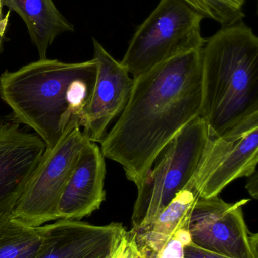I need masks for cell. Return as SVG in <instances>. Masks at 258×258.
Wrapping results in <instances>:
<instances>
[{"label": "cell", "mask_w": 258, "mask_h": 258, "mask_svg": "<svg viewBox=\"0 0 258 258\" xmlns=\"http://www.w3.org/2000/svg\"><path fill=\"white\" fill-rule=\"evenodd\" d=\"M192 9L222 27L242 21L247 0H183Z\"/></svg>", "instance_id": "16"}, {"label": "cell", "mask_w": 258, "mask_h": 258, "mask_svg": "<svg viewBox=\"0 0 258 258\" xmlns=\"http://www.w3.org/2000/svg\"><path fill=\"white\" fill-rule=\"evenodd\" d=\"M3 7L18 14L27 26L39 59L59 35L74 31V27L59 12L53 0H1Z\"/></svg>", "instance_id": "13"}, {"label": "cell", "mask_w": 258, "mask_h": 258, "mask_svg": "<svg viewBox=\"0 0 258 258\" xmlns=\"http://www.w3.org/2000/svg\"><path fill=\"white\" fill-rule=\"evenodd\" d=\"M201 117L209 138L258 112V37L243 21L222 27L202 50Z\"/></svg>", "instance_id": "3"}, {"label": "cell", "mask_w": 258, "mask_h": 258, "mask_svg": "<svg viewBox=\"0 0 258 258\" xmlns=\"http://www.w3.org/2000/svg\"><path fill=\"white\" fill-rule=\"evenodd\" d=\"M204 18L183 0H160L136 28L121 64L136 79L174 57L201 49Z\"/></svg>", "instance_id": "4"}, {"label": "cell", "mask_w": 258, "mask_h": 258, "mask_svg": "<svg viewBox=\"0 0 258 258\" xmlns=\"http://www.w3.org/2000/svg\"><path fill=\"white\" fill-rule=\"evenodd\" d=\"M198 198L199 195L190 180L149 225L131 230L138 248L148 258H156L177 229L189 222Z\"/></svg>", "instance_id": "14"}, {"label": "cell", "mask_w": 258, "mask_h": 258, "mask_svg": "<svg viewBox=\"0 0 258 258\" xmlns=\"http://www.w3.org/2000/svg\"><path fill=\"white\" fill-rule=\"evenodd\" d=\"M46 150L16 120L0 122V215L12 212Z\"/></svg>", "instance_id": "9"}, {"label": "cell", "mask_w": 258, "mask_h": 258, "mask_svg": "<svg viewBox=\"0 0 258 258\" xmlns=\"http://www.w3.org/2000/svg\"><path fill=\"white\" fill-rule=\"evenodd\" d=\"M129 258H148L143 251L138 248L137 244H136V240H135V236L134 240H133V245H132L131 253H130V257Z\"/></svg>", "instance_id": "22"}, {"label": "cell", "mask_w": 258, "mask_h": 258, "mask_svg": "<svg viewBox=\"0 0 258 258\" xmlns=\"http://www.w3.org/2000/svg\"><path fill=\"white\" fill-rule=\"evenodd\" d=\"M41 242L40 227L25 225L11 212L0 215V258H36Z\"/></svg>", "instance_id": "15"}, {"label": "cell", "mask_w": 258, "mask_h": 258, "mask_svg": "<svg viewBox=\"0 0 258 258\" xmlns=\"http://www.w3.org/2000/svg\"><path fill=\"white\" fill-rule=\"evenodd\" d=\"M3 6L2 5L1 0H0V53L3 48V43L6 39V32L8 30V26L9 23V17H10V12L5 13L3 10Z\"/></svg>", "instance_id": "20"}, {"label": "cell", "mask_w": 258, "mask_h": 258, "mask_svg": "<svg viewBox=\"0 0 258 258\" xmlns=\"http://www.w3.org/2000/svg\"><path fill=\"white\" fill-rule=\"evenodd\" d=\"M257 162L258 112L209 138L191 182L201 198L216 197L234 180L251 177Z\"/></svg>", "instance_id": "7"}, {"label": "cell", "mask_w": 258, "mask_h": 258, "mask_svg": "<svg viewBox=\"0 0 258 258\" xmlns=\"http://www.w3.org/2000/svg\"><path fill=\"white\" fill-rule=\"evenodd\" d=\"M40 228L42 242L36 258H106L116 251L127 232L121 223L95 226L65 219Z\"/></svg>", "instance_id": "11"}, {"label": "cell", "mask_w": 258, "mask_h": 258, "mask_svg": "<svg viewBox=\"0 0 258 258\" xmlns=\"http://www.w3.org/2000/svg\"><path fill=\"white\" fill-rule=\"evenodd\" d=\"M204 119L197 118L161 152L146 177L137 186L133 230L149 225L193 177L209 140Z\"/></svg>", "instance_id": "5"}, {"label": "cell", "mask_w": 258, "mask_h": 258, "mask_svg": "<svg viewBox=\"0 0 258 258\" xmlns=\"http://www.w3.org/2000/svg\"><path fill=\"white\" fill-rule=\"evenodd\" d=\"M89 141L79 125H72L53 148L45 150L11 212L12 218L33 227L59 220L61 196L80 152Z\"/></svg>", "instance_id": "6"}, {"label": "cell", "mask_w": 258, "mask_h": 258, "mask_svg": "<svg viewBox=\"0 0 258 258\" xmlns=\"http://www.w3.org/2000/svg\"><path fill=\"white\" fill-rule=\"evenodd\" d=\"M132 244L133 240L131 238L125 235L119 246L117 248L116 251L114 252L113 258H129L131 253Z\"/></svg>", "instance_id": "19"}, {"label": "cell", "mask_w": 258, "mask_h": 258, "mask_svg": "<svg viewBox=\"0 0 258 258\" xmlns=\"http://www.w3.org/2000/svg\"><path fill=\"white\" fill-rule=\"evenodd\" d=\"M189 222L177 229L156 258H184V248L191 243Z\"/></svg>", "instance_id": "17"}, {"label": "cell", "mask_w": 258, "mask_h": 258, "mask_svg": "<svg viewBox=\"0 0 258 258\" xmlns=\"http://www.w3.org/2000/svg\"><path fill=\"white\" fill-rule=\"evenodd\" d=\"M106 166L96 143L89 141L80 152L58 205L59 219L80 221L98 210L106 200Z\"/></svg>", "instance_id": "12"}, {"label": "cell", "mask_w": 258, "mask_h": 258, "mask_svg": "<svg viewBox=\"0 0 258 258\" xmlns=\"http://www.w3.org/2000/svg\"><path fill=\"white\" fill-rule=\"evenodd\" d=\"M92 42L93 58L97 63L96 80L81 128L89 141L97 143L106 136L111 122L125 108L134 80L95 38Z\"/></svg>", "instance_id": "10"}, {"label": "cell", "mask_w": 258, "mask_h": 258, "mask_svg": "<svg viewBox=\"0 0 258 258\" xmlns=\"http://www.w3.org/2000/svg\"><path fill=\"white\" fill-rule=\"evenodd\" d=\"M201 50L177 56L133 79L125 108L100 141L104 157L120 164L136 187L163 149L201 117Z\"/></svg>", "instance_id": "1"}, {"label": "cell", "mask_w": 258, "mask_h": 258, "mask_svg": "<svg viewBox=\"0 0 258 258\" xmlns=\"http://www.w3.org/2000/svg\"><path fill=\"white\" fill-rule=\"evenodd\" d=\"M92 58L78 63L39 59L0 76V98L15 119L53 148L72 125L81 128L96 80Z\"/></svg>", "instance_id": "2"}, {"label": "cell", "mask_w": 258, "mask_h": 258, "mask_svg": "<svg viewBox=\"0 0 258 258\" xmlns=\"http://www.w3.org/2000/svg\"><path fill=\"white\" fill-rule=\"evenodd\" d=\"M184 258H227L201 249L191 242L184 248Z\"/></svg>", "instance_id": "18"}, {"label": "cell", "mask_w": 258, "mask_h": 258, "mask_svg": "<svg viewBox=\"0 0 258 258\" xmlns=\"http://www.w3.org/2000/svg\"><path fill=\"white\" fill-rule=\"evenodd\" d=\"M249 199L229 203L219 196L197 200L189 223L192 243L227 258H258V234L248 230L243 206Z\"/></svg>", "instance_id": "8"}, {"label": "cell", "mask_w": 258, "mask_h": 258, "mask_svg": "<svg viewBox=\"0 0 258 258\" xmlns=\"http://www.w3.org/2000/svg\"><path fill=\"white\" fill-rule=\"evenodd\" d=\"M248 183L246 184L247 190L249 192L250 195L253 197V198L257 200V171L254 173V174L251 176V177H248Z\"/></svg>", "instance_id": "21"}]
</instances>
